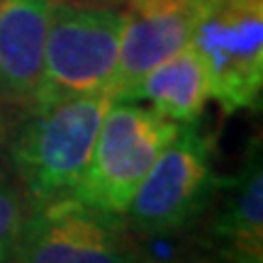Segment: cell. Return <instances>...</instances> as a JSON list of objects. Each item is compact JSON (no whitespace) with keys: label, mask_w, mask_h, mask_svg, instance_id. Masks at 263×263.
I'll use <instances>...</instances> for the list:
<instances>
[{"label":"cell","mask_w":263,"mask_h":263,"mask_svg":"<svg viewBox=\"0 0 263 263\" xmlns=\"http://www.w3.org/2000/svg\"><path fill=\"white\" fill-rule=\"evenodd\" d=\"M112 100L110 93L78 95L22 115L15 122L8 139V159L29 205L73 193Z\"/></svg>","instance_id":"1"},{"label":"cell","mask_w":263,"mask_h":263,"mask_svg":"<svg viewBox=\"0 0 263 263\" xmlns=\"http://www.w3.org/2000/svg\"><path fill=\"white\" fill-rule=\"evenodd\" d=\"M122 25V10L112 5L51 0L44 66L29 112L78 95H112Z\"/></svg>","instance_id":"2"},{"label":"cell","mask_w":263,"mask_h":263,"mask_svg":"<svg viewBox=\"0 0 263 263\" xmlns=\"http://www.w3.org/2000/svg\"><path fill=\"white\" fill-rule=\"evenodd\" d=\"M178 129V122L141 107L137 100H112L98 129L90 161L68 197L95 210L124 215L154 161Z\"/></svg>","instance_id":"3"},{"label":"cell","mask_w":263,"mask_h":263,"mask_svg":"<svg viewBox=\"0 0 263 263\" xmlns=\"http://www.w3.org/2000/svg\"><path fill=\"white\" fill-rule=\"evenodd\" d=\"M217 183L212 139L195 122L180 124L132 197L127 224L144 239L185 232L207 215Z\"/></svg>","instance_id":"4"},{"label":"cell","mask_w":263,"mask_h":263,"mask_svg":"<svg viewBox=\"0 0 263 263\" xmlns=\"http://www.w3.org/2000/svg\"><path fill=\"white\" fill-rule=\"evenodd\" d=\"M10 263H146V256L122 215L59 197L29 205Z\"/></svg>","instance_id":"5"},{"label":"cell","mask_w":263,"mask_h":263,"mask_svg":"<svg viewBox=\"0 0 263 263\" xmlns=\"http://www.w3.org/2000/svg\"><path fill=\"white\" fill-rule=\"evenodd\" d=\"M190 47L227 115L258 107L263 90V0H205Z\"/></svg>","instance_id":"6"},{"label":"cell","mask_w":263,"mask_h":263,"mask_svg":"<svg viewBox=\"0 0 263 263\" xmlns=\"http://www.w3.org/2000/svg\"><path fill=\"white\" fill-rule=\"evenodd\" d=\"M205 0H124L115 100H132L141 78L190 44Z\"/></svg>","instance_id":"7"},{"label":"cell","mask_w":263,"mask_h":263,"mask_svg":"<svg viewBox=\"0 0 263 263\" xmlns=\"http://www.w3.org/2000/svg\"><path fill=\"white\" fill-rule=\"evenodd\" d=\"M51 0H0V129L29 112L37 90Z\"/></svg>","instance_id":"8"},{"label":"cell","mask_w":263,"mask_h":263,"mask_svg":"<svg viewBox=\"0 0 263 263\" xmlns=\"http://www.w3.org/2000/svg\"><path fill=\"white\" fill-rule=\"evenodd\" d=\"M222 188L217 207L210 202L207 241L224 263H263V168L254 146L234 178Z\"/></svg>","instance_id":"9"},{"label":"cell","mask_w":263,"mask_h":263,"mask_svg":"<svg viewBox=\"0 0 263 263\" xmlns=\"http://www.w3.org/2000/svg\"><path fill=\"white\" fill-rule=\"evenodd\" d=\"M210 98L207 68L190 44L149 71L132 95V100H149L151 110L178 124L197 122Z\"/></svg>","instance_id":"10"},{"label":"cell","mask_w":263,"mask_h":263,"mask_svg":"<svg viewBox=\"0 0 263 263\" xmlns=\"http://www.w3.org/2000/svg\"><path fill=\"white\" fill-rule=\"evenodd\" d=\"M27 212L29 200L17 178L8 171H0V263L12 261L17 234Z\"/></svg>","instance_id":"11"},{"label":"cell","mask_w":263,"mask_h":263,"mask_svg":"<svg viewBox=\"0 0 263 263\" xmlns=\"http://www.w3.org/2000/svg\"><path fill=\"white\" fill-rule=\"evenodd\" d=\"M81 3H98V5H115V3H124V0H81Z\"/></svg>","instance_id":"12"},{"label":"cell","mask_w":263,"mask_h":263,"mask_svg":"<svg viewBox=\"0 0 263 263\" xmlns=\"http://www.w3.org/2000/svg\"><path fill=\"white\" fill-rule=\"evenodd\" d=\"M190 263H224V261H219V258H217V261H190Z\"/></svg>","instance_id":"13"}]
</instances>
